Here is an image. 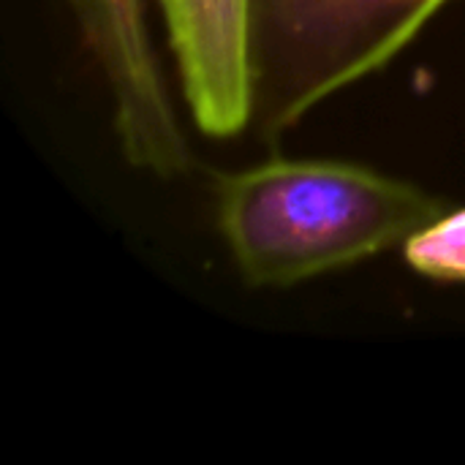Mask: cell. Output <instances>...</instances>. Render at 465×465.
Wrapping results in <instances>:
<instances>
[{
    "instance_id": "obj_4",
    "label": "cell",
    "mask_w": 465,
    "mask_h": 465,
    "mask_svg": "<svg viewBox=\"0 0 465 465\" xmlns=\"http://www.w3.org/2000/svg\"><path fill=\"white\" fill-rule=\"evenodd\" d=\"M411 270L433 281H465V207L439 215L403 242Z\"/></svg>"
},
{
    "instance_id": "obj_1",
    "label": "cell",
    "mask_w": 465,
    "mask_h": 465,
    "mask_svg": "<svg viewBox=\"0 0 465 465\" xmlns=\"http://www.w3.org/2000/svg\"><path fill=\"white\" fill-rule=\"evenodd\" d=\"M215 207L240 275L259 289L351 267L444 215L428 191L341 161H270L226 174Z\"/></svg>"
},
{
    "instance_id": "obj_3",
    "label": "cell",
    "mask_w": 465,
    "mask_h": 465,
    "mask_svg": "<svg viewBox=\"0 0 465 465\" xmlns=\"http://www.w3.org/2000/svg\"><path fill=\"white\" fill-rule=\"evenodd\" d=\"M158 3L191 117L207 136L240 134L253 120V0Z\"/></svg>"
},
{
    "instance_id": "obj_2",
    "label": "cell",
    "mask_w": 465,
    "mask_h": 465,
    "mask_svg": "<svg viewBox=\"0 0 465 465\" xmlns=\"http://www.w3.org/2000/svg\"><path fill=\"white\" fill-rule=\"evenodd\" d=\"M455 0H253V120L267 136L381 71Z\"/></svg>"
}]
</instances>
